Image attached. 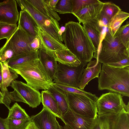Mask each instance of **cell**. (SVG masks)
<instances>
[{"label": "cell", "mask_w": 129, "mask_h": 129, "mask_svg": "<svg viewBox=\"0 0 129 129\" xmlns=\"http://www.w3.org/2000/svg\"><path fill=\"white\" fill-rule=\"evenodd\" d=\"M9 68L21 75L27 84L38 90H47L53 83L49 77L39 58Z\"/></svg>", "instance_id": "obj_3"}, {"label": "cell", "mask_w": 129, "mask_h": 129, "mask_svg": "<svg viewBox=\"0 0 129 129\" xmlns=\"http://www.w3.org/2000/svg\"><path fill=\"white\" fill-rule=\"evenodd\" d=\"M98 0H72L73 4V14L80 9L85 6L89 4H94L99 2Z\"/></svg>", "instance_id": "obj_37"}, {"label": "cell", "mask_w": 129, "mask_h": 129, "mask_svg": "<svg viewBox=\"0 0 129 129\" xmlns=\"http://www.w3.org/2000/svg\"><path fill=\"white\" fill-rule=\"evenodd\" d=\"M36 9L46 16L58 21L60 18L56 12L52 10L44 0H27Z\"/></svg>", "instance_id": "obj_25"}, {"label": "cell", "mask_w": 129, "mask_h": 129, "mask_svg": "<svg viewBox=\"0 0 129 129\" xmlns=\"http://www.w3.org/2000/svg\"><path fill=\"white\" fill-rule=\"evenodd\" d=\"M127 49H129V22L120 27L113 36Z\"/></svg>", "instance_id": "obj_32"}, {"label": "cell", "mask_w": 129, "mask_h": 129, "mask_svg": "<svg viewBox=\"0 0 129 129\" xmlns=\"http://www.w3.org/2000/svg\"><path fill=\"white\" fill-rule=\"evenodd\" d=\"M121 11L119 7L110 2L103 3L102 10L110 21Z\"/></svg>", "instance_id": "obj_35"}, {"label": "cell", "mask_w": 129, "mask_h": 129, "mask_svg": "<svg viewBox=\"0 0 129 129\" xmlns=\"http://www.w3.org/2000/svg\"><path fill=\"white\" fill-rule=\"evenodd\" d=\"M38 50H33L17 55L7 60L9 68L39 58Z\"/></svg>", "instance_id": "obj_24"}, {"label": "cell", "mask_w": 129, "mask_h": 129, "mask_svg": "<svg viewBox=\"0 0 129 129\" xmlns=\"http://www.w3.org/2000/svg\"><path fill=\"white\" fill-rule=\"evenodd\" d=\"M58 129H63V126L60 125L59 123L58 124Z\"/></svg>", "instance_id": "obj_47"}, {"label": "cell", "mask_w": 129, "mask_h": 129, "mask_svg": "<svg viewBox=\"0 0 129 129\" xmlns=\"http://www.w3.org/2000/svg\"><path fill=\"white\" fill-rule=\"evenodd\" d=\"M54 53L56 61L62 64L76 67L81 63L76 57L67 48L55 51Z\"/></svg>", "instance_id": "obj_19"}, {"label": "cell", "mask_w": 129, "mask_h": 129, "mask_svg": "<svg viewBox=\"0 0 129 129\" xmlns=\"http://www.w3.org/2000/svg\"><path fill=\"white\" fill-rule=\"evenodd\" d=\"M42 102L43 107L60 118L62 116L58 104L52 94L47 90L41 92Z\"/></svg>", "instance_id": "obj_20"}, {"label": "cell", "mask_w": 129, "mask_h": 129, "mask_svg": "<svg viewBox=\"0 0 129 129\" xmlns=\"http://www.w3.org/2000/svg\"><path fill=\"white\" fill-rule=\"evenodd\" d=\"M39 35L43 45L52 51L55 52L67 48L64 44L59 42L40 29Z\"/></svg>", "instance_id": "obj_23"}, {"label": "cell", "mask_w": 129, "mask_h": 129, "mask_svg": "<svg viewBox=\"0 0 129 129\" xmlns=\"http://www.w3.org/2000/svg\"><path fill=\"white\" fill-rule=\"evenodd\" d=\"M71 110L80 115L94 119L97 115L96 102L83 95L70 93H66Z\"/></svg>", "instance_id": "obj_7"}, {"label": "cell", "mask_w": 129, "mask_h": 129, "mask_svg": "<svg viewBox=\"0 0 129 129\" xmlns=\"http://www.w3.org/2000/svg\"><path fill=\"white\" fill-rule=\"evenodd\" d=\"M18 27L17 24L0 23V40L4 39L8 40Z\"/></svg>", "instance_id": "obj_33"}, {"label": "cell", "mask_w": 129, "mask_h": 129, "mask_svg": "<svg viewBox=\"0 0 129 129\" xmlns=\"http://www.w3.org/2000/svg\"><path fill=\"white\" fill-rule=\"evenodd\" d=\"M113 129H129V106L123 109L117 114Z\"/></svg>", "instance_id": "obj_30"}, {"label": "cell", "mask_w": 129, "mask_h": 129, "mask_svg": "<svg viewBox=\"0 0 129 129\" xmlns=\"http://www.w3.org/2000/svg\"><path fill=\"white\" fill-rule=\"evenodd\" d=\"M15 56L13 50L4 45L0 48V61L5 62Z\"/></svg>", "instance_id": "obj_38"}, {"label": "cell", "mask_w": 129, "mask_h": 129, "mask_svg": "<svg viewBox=\"0 0 129 129\" xmlns=\"http://www.w3.org/2000/svg\"><path fill=\"white\" fill-rule=\"evenodd\" d=\"M122 95L115 92H109L102 94L96 102L98 115L111 113L117 114L123 108L129 106L126 105Z\"/></svg>", "instance_id": "obj_8"}, {"label": "cell", "mask_w": 129, "mask_h": 129, "mask_svg": "<svg viewBox=\"0 0 129 129\" xmlns=\"http://www.w3.org/2000/svg\"><path fill=\"white\" fill-rule=\"evenodd\" d=\"M25 129H39L33 121H30Z\"/></svg>", "instance_id": "obj_43"}, {"label": "cell", "mask_w": 129, "mask_h": 129, "mask_svg": "<svg viewBox=\"0 0 129 129\" xmlns=\"http://www.w3.org/2000/svg\"><path fill=\"white\" fill-rule=\"evenodd\" d=\"M62 34L66 48L81 63L87 64L93 58L95 49L83 27L78 22L70 21L66 23Z\"/></svg>", "instance_id": "obj_1"}, {"label": "cell", "mask_w": 129, "mask_h": 129, "mask_svg": "<svg viewBox=\"0 0 129 129\" xmlns=\"http://www.w3.org/2000/svg\"><path fill=\"white\" fill-rule=\"evenodd\" d=\"M101 69V63L97 60L89 61L82 74L79 88L83 90L90 81L95 78H98Z\"/></svg>", "instance_id": "obj_17"}, {"label": "cell", "mask_w": 129, "mask_h": 129, "mask_svg": "<svg viewBox=\"0 0 129 129\" xmlns=\"http://www.w3.org/2000/svg\"><path fill=\"white\" fill-rule=\"evenodd\" d=\"M4 96L2 92L0 91V103L3 104Z\"/></svg>", "instance_id": "obj_44"}, {"label": "cell", "mask_w": 129, "mask_h": 129, "mask_svg": "<svg viewBox=\"0 0 129 129\" xmlns=\"http://www.w3.org/2000/svg\"><path fill=\"white\" fill-rule=\"evenodd\" d=\"M53 86L56 89L66 94L70 93L79 94L85 96L90 100L96 102L98 98L95 94L87 92L78 87L59 82L53 83Z\"/></svg>", "instance_id": "obj_22"}, {"label": "cell", "mask_w": 129, "mask_h": 129, "mask_svg": "<svg viewBox=\"0 0 129 129\" xmlns=\"http://www.w3.org/2000/svg\"><path fill=\"white\" fill-rule=\"evenodd\" d=\"M35 37L28 34L20 26L4 45L11 48L15 56L33 51L30 44Z\"/></svg>", "instance_id": "obj_10"}, {"label": "cell", "mask_w": 129, "mask_h": 129, "mask_svg": "<svg viewBox=\"0 0 129 129\" xmlns=\"http://www.w3.org/2000/svg\"><path fill=\"white\" fill-rule=\"evenodd\" d=\"M129 57L117 62L112 63L107 65L112 67L119 68H129Z\"/></svg>", "instance_id": "obj_40"}, {"label": "cell", "mask_w": 129, "mask_h": 129, "mask_svg": "<svg viewBox=\"0 0 129 129\" xmlns=\"http://www.w3.org/2000/svg\"><path fill=\"white\" fill-rule=\"evenodd\" d=\"M83 27L91 40L95 49L93 58L96 60L101 42L102 39L100 33L89 22L83 23Z\"/></svg>", "instance_id": "obj_18"}, {"label": "cell", "mask_w": 129, "mask_h": 129, "mask_svg": "<svg viewBox=\"0 0 129 129\" xmlns=\"http://www.w3.org/2000/svg\"><path fill=\"white\" fill-rule=\"evenodd\" d=\"M18 25L33 37L39 35L40 27L30 14L25 10L20 12Z\"/></svg>", "instance_id": "obj_16"}, {"label": "cell", "mask_w": 129, "mask_h": 129, "mask_svg": "<svg viewBox=\"0 0 129 129\" xmlns=\"http://www.w3.org/2000/svg\"><path fill=\"white\" fill-rule=\"evenodd\" d=\"M46 4L52 10H54L58 0H44Z\"/></svg>", "instance_id": "obj_42"}, {"label": "cell", "mask_w": 129, "mask_h": 129, "mask_svg": "<svg viewBox=\"0 0 129 129\" xmlns=\"http://www.w3.org/2000/svg\"><path fill=\"white\" fill-rule=\"evenodd\" d=\"M60 119L65 124L72 129H92L95 119L77 114L70 108Z\"/></svg>", "instance_id": "obj_11"}, {"label": "cell", "mask_w": 129, "mask_h": 129, "mask_svg": "<svg viewBox=\"0 0 129 129\" xmlns=\"http://www.w3.org/2000/svg\"><path fill=\"white\" fill-rule=\"evenodd\" d=\"M2 70H0V89H1L2 84Z\"/></svg>", "instance_id": "obj_45"}, {"label": "cell", "mask_w": 129, "mask_h": 129, "mask_svg": "<svg viewBox=\"0 0 129 129\" xmlns=\"http://www.w3.org/2000/svg\"><path fill=\"white\" fill-rule=\"evenodd\" d=\"M117 114L111 113L97 114L92 129H113L114 122Z\"/></svg>", "instance_id": "obj_21"}, {"label": "cell", "mask_w": 129, "mask_h": 129, "mask_svg": "<svg viewBox=\"0 0 129 129\" xmlns=\"http://www.w3.org/2000/svg\"><path fill=\"white\" fill-rule=\"evenodd\" d=\"M30 121V119H16L8 118V124L9 129H25Z\"/></svg>", "instance_id": "obj_36"}, {"label": "cell", "mask_w": 129, "mask_h": 129, "mask_svg": "<svg viewBox=\"0 0 129 129\" xmlns=\"http://www.w3.org/2000/svg\"><path fill=\"white\" fill-rule=\"evenodd\" d=\"M129 17L128 13L120 11L110 21L107 27V31L113 36L122 23Z\"/></svg>", "instance_id": "obj_28"}, {"label": "cell", "mask_w": 129, "mask_h": 129, "mask_svg": "<svg viewBox=\"0 0 129 129\" xmlns=\"http://www.w3.org/2000/svg\"><path fill=\"white\" fill-rule=\"evenodd\" d=\"M73 7L72 0H58L54 10L59 14L72 13Z\"/></svg>", "instance_id": "obj_34"}, {"label": "cell", "mask_w": 129, "mask_h": 129, "mask_svg": "<svg viewBox=\"0 0 129 129\" xmlns=\"http://www.w3.org/2000/svg\"><path fill=\"white\" fill-rule=\"evenodd\" d=\"M43 45L42 42L39 35L35 37L30 44V47L32 50H38L41 48Z\"/></svg>", "instance_id": "obj_39"}, {"label": "cell", "mask_w": 129, "mask_h": 129, "mask_svg": "<svg viewBox=\"0 0 129 129\" xmlns=\"http://www.w3.org/2000/svg\"><path fill=\"white\" fill-rule=\"evenodd\" d=\"M103 3L100 1L85 6L73 14L77 18L79 23H84L95 18L101 12Z\"/></svg>", "instance_id": "obj_15"}, {"label": "cell", "mask_w": 129, "mask_h": 129, "mask_svg": "<svg viewBox=\"0 0 129 129\" xmlns=\"http://www.w3.org/2000/svg\"><path fill=\"white\" fill-rule=\"evenodd\" d=\"M0 63L2 67V78L1 89L7 88V87L10 86L12 82L18 78V76L17 73L9 68L7 61L4 62H1Z\"/></svg>", "instance_id": "obj_27"}, {"label": "cell", "mask_w": 129, "mask_h": 129, "mask_svg": "<svg viewBox=\"0 0 129 129\" xmlns=\"http://www.w3.org/2000/svg\"><path fill=\"white\" fill-rule=\"evenodd\" d=\"M87 64H81L76 67H72L59 62L53 82L61 83L79 88L81 78Z\"/></svg>", "instance_id": "obj_9"}, {"label": "cell", "mask_w": 129, "mask_h": 129, "mask_svg": "<svg viewBox=\"0 0 129 129\" xmlns=\"http://www.w3.org/2000/svg\"><path fill=\"white\" fill-rule=\"evenodd\" d=\"M10 86L14 89L9 92L11 102H22L33 108H36L41 102V95L39 90L27 84L15 80Z\"/></svg>", "instance_id": "obj_6"}, {"label": "cell", "mask_w": 129, "mask_h": 129, "mask_svg": "<svg viewBox=\"0 0 129 129\" xmlns=\"http://www.w3.org/2000/svg\"><path fill=\"white\" fill-rule=\"evenodd\" d=\"M47 90L57 102L62 116L64 115L70 108L66 94L57 90L52 85Z\"/></svg>", "instance_id": "obj_26"}, {"label": "cell", "mask_w": 129, "mask_h": 129, "mask_svg": "<svg viewBox=\"0 0 129 129\" xmlns=\"http://www.w3.org/2000/svg\"><path fill=\"white\" fill-rule=\"evenodd\" d=\"M63 129H72L69 126L65 124L63 126Z\"/></svg>", "instance_id": "obj_46"}, {"label": "cell", "mask_w": 129, "mask_h": 129, "mask_svg": "<svg viewBox=\"0 0 129 129\" xmlns=\"http://www.w3.org/2000/svg\"><path fill=\"white\" fill-rule=\"evenodd\" d=\"M0 62L1 61H0V70H2V67Z\"/></svg>", "instance_id": "obj_48"}, {"label": "cell", "mask_w": 129, "mask_h": 129, "mask_svg": "<svg viewBox=\"0 0 129 129\" xmlns=\"http://www.w3.org/2000/svg\"><path fill=\"white\" fill-rule=\"evenodd\" d=\"M9 119H16L28 120L30 117L17 103H15L9 110L8 116Z\"/></svg>", "instance_id": "obj_31"}, {"label": "cell", "mask_w": 129, "mask_h": 129, "mask_svg": "<svg viewBox=\"0 0 129 129\" xmlns=\"http://www.w3.org/2000/svg\"><path fill=\"white\" fill-rule=\"evenodd\" d=\"M16 1L5 0L0 2V23L17 24L19 13Z\"/></svg>", "instance_id": "obj_12"}, {"label": "cell", "mask_w": 129, "mask_h": 129, "mask_svg": "<svg viewBox=\"0 0 129 129\" xmlns=\"http://www.w3.org/2000/svg\"><path fill=\"white\" fill-rule=\"evenodd\" d=\"M39 59L50 80H54L57 71V64L54 52L45 47L43 44L38 50Z\"/></svg>", "instance_id": "obj_13"}, {"label": "cell", "mask_w": 129, "mask_h": 129, "mask_svg": "<svg viewBox=\"0 0 129 129\" xmlns=\"http://www.w3.org/2000/svg\"><path fill=\"white\" fill-rule=\"evenodd\" d=\"M99 90H107L129 97V68H119L103 64L98 78Z\"/></svg>", "instance_id": "obj_2"}, {"label": "cell", "mask_w": 129, "mask_h": 129, "mask_svg": "<svg viewBox=\"0 0 129 129\" xmlns=\"http://www.w3.org/2000/svg\"><path fill=\"white\" fill-rule=\"evenodd\" d=\"M110 21L109 19L101 11L95 18L88 21H89L100 33L103 39L107 31Z\"/></svg>", "instance_id": "obj_29"}, {"label": "cell", "mask_w": 129, "mask_h": 129, "mask_svg": "<svg viewBox=\"0 0 129 129\" xmlns=\"http://www.w3.org/2000/svg\"><path fill=\"white\" fill-rule=\"evenodd\" d=\"M21 10L27 11L38 24L40 29L44 31L59 42L63 41L62 34L58 21L44 15L36 9L27 0H16Z\"/></svg>", "instance_id": "obj_5"}, {"label": "cell", "mask_w": 129, "mask_h": 129, "mask_svg": "<svg viewBox=\"0 0 129 129\" xmlns=\"http://www.w3.org/2000/svg\"><path fill=\"white\" fill-rule=\"evenodd\" d=\"M56 116L44 107L38 113L30 117L39 129H58Z\"/></svg>", "instance_id": "obj_14"}, {"label": "cell", "mask_w": 129, "mask_h": 129, "mask_svg": "<svg viewBox=\"0 0 129 129\" xmlns=\"http://www.w3.org/2000/svg\"><path fill=\"white\" fill-rule=\"evenodd\" d=\"M129 57V49L107 31L101 42L96 60L108 65Z\"/></svg>", "instance_id": "obj_4"}, {"label": "cell", "mask_w": 129, "mask_h": 129, "mask_svg": "<svg viewBox=\"0 0 129 129\" xmlns=\"http://www.w3.org/2000/svg\"><path fill=\"white\" fill-rule=\"evenodd\" d=\"M0 129H9L7 117L3 118L0 117Z\"/></svg>", "instance_id": "obj_41"}]
</instances>
